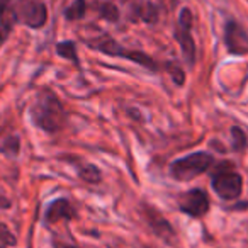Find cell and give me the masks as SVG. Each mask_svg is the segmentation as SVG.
Returning a JSON list of instances; mask_svg holds the SVG:
<instances>
[{"mask_svg":"<svg viewBox=\"0 0 248 248\" xmlns=\"http://www.w3.org/2000/svg\"><path fill=\"white\" fill-rule=\"evenodd\" d=\"M29 117L36 128L53 135V133L63 129L66 119H68V114H66L62 100L53 90L43 89L39 93H36L34 100L29 107Z\"/></svg>","mask_w":248,"mask_h":248,"instance_id":"1","label":"cell"},{"mask_svg":"<svg viewBox=\"0 0 248 248\" xmlns=\"http://www.w3.org/2000/svg\"><path fill=\"white\" fill-rule=\"evenodd\" d=\"M211 187L224 201H234L243 192V177L233 170V163H219L211 173Z\"/></svg>","mask_w":248,"mask_h":248,"instance_id":"2","label":"cell"},{"mask_svg":"<svg viewBox=\"0 0 248 248\" xmlns=\"http://www.w3.org/2000/svg\"><path fill=\"white\" fill-rule=\"evenodd\" d=\"M213 165L214 156L209 152H194L189 153L187 156H182V158L172 162L169 170L173 179L187 182V180H192L196 177L202 175V173L209 172Z\"/></svg>","mask_w":248,"mask_h":248,"instance_id":"3","label":"cell"},{"mask_svg":"<svg viewBox=\"0 0 248 248\" xmlns=\"http://www.w3.org/2000/svg\"><path fill=\"white\" fill-rule=\"evenodd\" d=\"M87 43H89L93 49H99V51L104 53V55L117 56V58H126V60H129V62H135V63H138V65L145 66V68H148L150 72H156V70H158V65H156V62L152 58V56H148L143 51L126 49L124 46H121L116 39H112L107 34H100L93 39H89Z\"/></svg>","mask_w":248,"mask_h":248,"instance_id":"4","label":"cell"},{"mask_svg":"<svg viewBox=\"0 0 248 248\" xmlns=\"http://www.w3.org/2000/svg\"><path fill=\"white\" fill-rule=\"evenodd\" d=\"M192 12L189 9H182L179 14V24L175 29V39L180 46L182 56L190 66L196 63V43L192 38Z\"/></svg>","mask_w":248,"mask_h":248,"instance_id":"5","label":"cell"},{"mask_svg":"<svg viewBox=\"0 0 248 248\" xmlns=\"http://www.w3.org/2000/svg\"><path fill=\"white\" fill-rule=\"evenodd\" d=\"M16 19L29 28L39 29L48 21V11L39 0H22L16 9Z\"/></svg>","mask_w":248,"mask_h":248,"instance_id":"6","label":"cell"},{"mask_svg":"<svg viewBox=\"0 0 248 248\" xmlns=\"http://www.w3.org/2000/svg\"><path fill=\"white\" fill-rule=\"evenodd\" d=\"M179 209L190 217H202L209 211V197L206 190L190 189L179 196Z\"/></svg>","mask_w":248,"mask_h":248,"instance_id":"7","label":"cell"},{"mask_svg":"<svg viewBox=\"0 0 248 248\" xmlns=\"http://www.w3.org/2000/svg\"><path fill=\"white\" fill-rule=\"evenodd\" d=\"M224 45L231 55H247L248 34L238 22L228 21L224 26Z\"/></svg>","mask_w":248,"mask_h":248,"instance_id":"8","label":"cell"},{"mask_svg":"<svg viewBox=\"0 0 248 248\" xmlns=\"http://www.w3.org/2000/svg\"><path fill=\"white\" fill-rule=\"evenodd\" d=\"M143 207H145V209H143V214H145L150 228L155 231L156 236L162 238V240L167 241V243H172V241L175 240V231H173L172 224L163 217V214L160 213L156 207L148 206V204H145Z\"/></svg>","mask_w":248,"mask_h":248,"instance_id":"9","label":"cell"},{"mask_svg":"<svg viewBox=\"0 0 248 248\" xmlns=\"http://www.w3.org/2000/svg\"><path fill=\"white\" fill-rule=\"evenodd\" d=\"M75 216L77 213L73 209L72 202L68 199H65V197H60V199H55L53 202H49L45 211V221L48 224H55L62 219L70 221Z\"/></svg>","mask_w":248,"mask_h":248,"instance_id":"10","label":"cell"},{"mask_svg":"<svg viewBox=\"0 0 248 248\" xmlns=\"http://www.w3.org/2000/svg\"><path fill=\"white\" fill-rule=\"evenodd\" d=\"M135 14L138 19H141L143 22H148V24H153V22L158 21V9H156L155 4L148 2V0H138L135 5Z\"/></svg>","mask_w":248,"mask_h":248,"instance_id":"11","label":"cell"},{"mask_svg":"<svg viewBox=\"0 0 248 248\" xmlns=\"http://www.w3.org/2000/svg\"><path fill=\"white\" fill-rule=\"evenodd\" d=\"M21 152V140L17 135H7L0 140V153L5 156H17Z\"/></svg>","mask_w":248,"mask_h":248,"instance_id":"12","label":"cell"},{"mask_svg":"<svg viewBox=\"0 0 248 248\" xmlns=\"http://www.w3.org/2000/svg\"><path fill=\"white\" fill-rule=\"evenodd\" d=\"M78 177L87 184H99L102 179V173L93 163H82L78 167Z\"/></svg>","mask_w":248,"mask_h":248,"instance_id":"13","label":"cell"},{"mask_svg":"<svg viewBox=\"0 0 248 248\" xmlns=\"http://www.w3.org/2000/svg\"><path fill=\"white\" fill-rule=\"evenodd\" d=\"M56 53L63 58L70 60V62L77 63L78 65V56H77V46L73 41H63L56 45Z\"/></svg>","mask_w":248,"mask_h":248,"instance_id":"14","label":"cell"},{"mask_svg":"<svg viewBox=\"0 0 248 248\" xmlns=\"http://www.w3.org/2000/svg\"><path fill=\"white\" fill-rule=\"evenodd\" d=\"M87 12V2L85 0H75L72 5L65 11V17L68 21H78L85 16Z\"/></svg>","mask_w":248,"mask_h":248,"instance_id":"15","label":"cell"},{"mask_svg":"<svg viewBox=\"0 0 248 248\" xmlns=\"http://www.w3.org/2000/svg\"><path fill=\"white\" fill-rule=\"evenodd\" d=\"M97 11H99L100 17L106 19V21H117L119 19V11H117V7L114 4H110V2H100L99 5H97Z\"/></svg>","mask_w":248,"mask_h":248,"instance_id":"16","label":"cell"},{"mask_svg":"<svg viewBox=\"0 0 248 248\" xmlns=\"http://www.w3.org/2000/svg\"><path fill=\"white\" fill-rule=\"evenodd\" d=\"M231 140H233V150H236V152H243V150L247 148V145H248L247 135H245L243 129L238 128V126L231 128Z\"/></svg>","mask_w":248,"mask_h":248,"instance_id":"17","label":"cell"},{"mask_svg":"<svg viewBox=\"0 0 248 248\" xmlns=\"http://www.w3.org/2000/svg\"><path fill=\"white\" fill-rule=\"evenodd\" d=\"M0 245H4V247H14V245H17L14 233L4 223H0Z\"/></svg>","mask_w":248,"mask_h":248,"instance_id":"18","label":"cell"},{"mask_svg":"<svg viewBox=\"0 0 248 248\" xmlns=\"http://www.w3.org/2000/svg\"><path fill=\"white\" fill-rule=\"evenodd\" d=\"M167 70H169V73L172 75L173 82L177 85H184L186 83V73H184V70L177 63H167Z\"/></svg>","mask_w":248,"mask_h":248,"instance_id":"19","label":"cell"},{"mask_svg":"<svg viewBox=\"0 0 248 248\" xmlns=\"http://www.w3.org/2000/svg\"><path fill=\"white\" fill-rule=\"evenodd\" d=\"M11 31H12V24L9 21H4L2 24H0V48H2V46H4V43L7 41Z\"/></svg>","mask_w":248,"mask_h":248,"instance_id":"20","label":"cell"},{"mask_svg":"<svg viewBox=\"0 0 248 248\" xmlns=\"http://www.w3.org/2000/svg\"><path fill=\"white\" fill-rule=\"evenodd\" d=\"M9 206H11V202H9V201L5 199V197L0 196V207H9Z\"/></svg>","mask_w":248,"mask_h":248,"instance_id":"21","label":"cell"},{"mask_svg":"<svg viewBox=\"0 0 248 248\" xmlns=\"http://www.w3.org/2000/svg\"><path fill=\"white\" fill-rule=\"evenodd\" d=\"M60 248H78L75 245H60Z\"/></svg>","mask_w":248,"mask_h":248,"instance_id":"22","label":"cell"},{"mask_svg":"<svg viewBox=\"0 0 248 248\" xmlns=\"http://www.w3.org/2000/svg\"><path fill=\"white\" fill-rule=\"evenodd\" d=\"M5 7H7V5H0V16L4 14V11H5Z\"/></svg>","mask_w":248,"mask_h":248,"instance_id":"23","label":"cell"},{"mask_svg":"<svg viewBox=\"0 0 248 248\" xmlns=\"http://www.w3.org/2000/svg\"><path fill=\"white\" fill-rule=\"evenodd\" d=\"M0 248H4V245H0Z\"/></svg>","mask_w":248,"mask_h":248,"instance_id":"24","label":"cell"}]
</instances>
